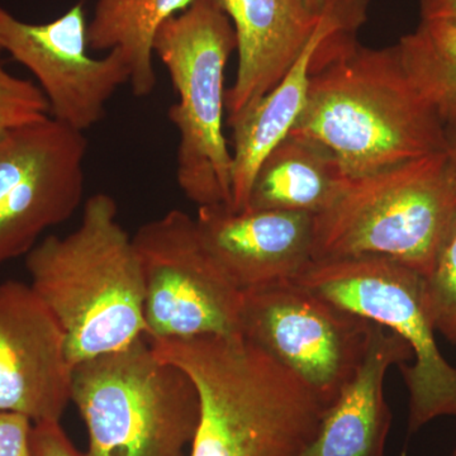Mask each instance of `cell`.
<instances>
[{"instance_id":"1","label":"cell","mask_w":456,"mask_h":456,"mask_svg":"<svg viewBox=\"0 0 456 456\" xmlns=\"http://www.w3.org/2000/svg\"><path fill=\"white\" fill-rule=\"evenodd\" d=\"M289 134L327 147L349 179L445 151V125L411 82L397 45L365 47L345 28L318 50Z\"/></svg>"},{"instance_id":"2","label":"cell","mask_w":456,"mask_h":456,"mask_svg":"<svg viewBox=\"0 0 456 456\" xmlns=\"http://www.w3.org/2000/svg\"><path fill=\"white\" fill-rule=\"evenodd\" d=\"M200 395L189 456H299L327 404L298 375L241 334L150 341Z\"/></svg>"},{"instance_id":"3","label":"cell","mask_w":456,"mask_h":456,"mask_svg":"<svg viewBox=\"0 0 456 456\" xmlns=\"http://www.w3.org/2000/svg\"><path fill=\"white\" fill-rule=\"evenodd\" d=\"M117 215L113 197L94 194L73 232L26 255L31 287L64 329L74 368L146 338L140 263Z\"/></svg>"},{"instance_id":"4","label":"cell","mask_w":456,"mask_h":456,"mask_svg":"<svg viewBox=\"0 0 456 456\" xmlns=\"http://www.w3.org/2000/svg\"><path fill=\"white\" fill-rule=\"evenodd\" d=\"M456 220V169L445 151L349 179L314 216L312 260L382 256L430 273Z\"/></svg>"},{"instance_id":"5","label":"cell","mask_w":456,"mask_h":456,"mask_svg":"<svg viewBox=\"0 0 456 456\" xmlns=\"http://www.w3.org/2000/svg\"><path fill=\"white\" fill-rule=\"evenodd\" d=\"M71 402L86 456H189L200 424L196 386L145 338L77 364Z\"/></svg>"},{"instance_id":"6","label":"cell","mask_w":456,"mask_h":456,"mask_svg":"<svg viewBox=\"0 0 456 456\" xmlns=\"http://www.w3.org/2000/svg\"><path fill=\"white\" fill-rule=\"evenodd\" d=\"M237 50L235 28L212 0L191 7L161 26L155 55L170 75L178 102L169 108L179 134L176 180L200 207L232 203V152L224 134V74Z\"/></svg>"},{"instance_id":"7","label":"cell","mask_w":456,"mask_h":456,"mask_svg":"<svg viewBox=\"0 0 456 456\" xmlns=\"http://www.w3.org/2000/svg\"><path fill=\"white\" fill-rule=\"evenodd\" d=\"M293 281L410 345L415 362L399 365L410 392V432L456 417V368L437 346L424 275L388 257L351 256L312 260Z\"/></svg>"},{"instance_id":"8","label":"cell","mask_w":456,"mask_h":456,"mask_svg":"<svg viewBox=\"0 0 456 456\" xmlns=\"http://www.w3.org/2000/svg\"><path fill=\"white\" fill-rule=\"evenodd\" d=\"M143 281L149 341L237 335L244 292L203 244L196 218L180 209L132 236Z\"/></svg>"},{"instance_id":"9","label":"cell","mask_w":456,"mask_h":456,"mask_svg":"<svg viewBox=\"0 0 456 456\" xmlns=\"http://www.w3.org/2000/svg\"><path fill=\"white\" fill-rule=\"evenodd\" d=\"M371 323L285 281L244 292L240 334L298 375L330 407L362 365Z\"/></svg>"},{"instance_id":"10","label":"cell","mask_w":456,"mask_h":456,"mask_svg":"<svg viewBox=\"0 0 456 456\" xmlns=\"http://www.w3.org/2000/svg\"><path fill=\"white\" fill-rule=\"evenodd\" d=\"M88 140L49 116L0 134V266L79 208Z\"/></svg>"},{"instance_id":"11","label":"cell","mask_w":456,"mask_h":456,"mask_svg":"<svg viewBox=\"0 0 456 456\" xmlns=\"http://www.w3.org/2000/svg\"><path fill=\"white\" fill-rule=\"evenodd\" d=\"M0 49L31 71L49 102L50 116L77 131L98 125L108 102L130 82L118 51L102 59L89 55L82 4L44 25L23 22L0 5Z\"/></svg>"},{"instance_id":"12","label":"cell","mask_w":456,"mask_h":456,"mask_svg":"<svg viewBox=\"0 0 456 456\" xmlns=\"http://www.w3.org/2000/svg\"><path fill=\"white\" fill-rule=\"evenodd\" d=\"M73 378L64 329L31 284H0V411L61 422Z\"/></svg>"},{"instance_id":"13","label":"cell","mask_w":456,"mask_h":456,"mask_svg":"<svg viewBox=\"0 0 456 456\" xmlns=\"http://www.w3.org/2000/svg\"><path fill=\"white\" fill-rule=\"evenodd\" d=\"M314 216L302 212L200 207L203 244L242 292L293 281L312 261Z\"/></svg>"},{"instance_id":"14","label":"cell","mask_w":456,"mask_h":456,"mask_svg":"<svg viewBox=\"0 0 456 456\" xmlns=\"http://www.w3.org/2000/svg\"><path fill=\"white\" fill-rule=\"evenodd\" d=\"M367 9L368 0H329L314 37L283 79L241 112L227 118L232 131V211L248 209L261 163L293 130L307 99L318 50L338 29L362 26L367 20Z\"/></svg>"},{"instance_id":"15","label":"cell","mask_w":456,"mask_h":456,"mask_svg":"<svg viewBox=\"0 0 456 456\" xmlns=\"http://www.w3.org/2000/svg\"><path fill=\"white\" fill-rule=\"evenodd\" d=\"M232 22L239 64L226 92L227 118L270 92L301 56L322 20L303 0H212Z\"/></svg>"},{"instance_id":"16","label":"cell","mask_w":456,"mask_h":456,"mask_svg":"<svg viewBox=\"0 0 456 456\" xmlns=\"http://www.w3.org/2000/svg\"><path fill=\"white\" fill-rule=\"evenodd\" d=\"M413 359L401 336L371 323L367 354L355 377L327 408L316 437L299 456H384L392 415L384 380L393 365Z\"/></svg>"},{"instance_id":"17","label":"cell","mask_w":456,"mask_h":456,"mask_svg":"<svg viewBox=\"0 0 456 456\" xmlns=\"http://www.w3.org/2000/svg\"><path fill=\"white\" fill-rule=\"evenodd\" d=\"M347 182L340 163L327 147L288 134L257 169L248 209L317 216L338 200Z\"/></svg>"},{"instance_id":"18","label":"cell","mask_w":456,"mask_h":456,"mask_svg":"<svg viewBox=\"0 0 456 456\" xmlns=\"http://www.w3.org/2000/svg\"><path fill=\"white\" fill-rule=\"evenodd\" d=\"M194 0H97L88 25L89 49L118 51L130 70L132 93L142 98L155 90L154 42L170 18Z\"/></svg>"},{"instance_id":"19","label":"cell","mask_w":456,"mask_h":456,"mask_svg":"<svg viewBox=\"0 0 456 456\" xmlns=\"http://www.w3.org/2000/svg\"><path fill=\"white\" fill-rule=\"evenodd\" d=\"M397 46L417 92L444 125H456V27L422 20Z\"/></svg>"},{"instance_id":"20","label":"cell","mask_w":456,"mask_h":456,"mask_svg":"<svg viewBox=\"0 0 456 456\" xmlns=\"http://www.w3.org/2000/svg\"><path fill=\"white\" fill-rule=\"evenodd\" d=\"M425 290L435 330L456 345V220L425 277Z\"/></svg>"},{"instance_id":"21","label":"cell","mask_w":456,"mask_h":456,"mask_svg":"<svg viewBox=\"0 0 456 456\" xmlns=\"http://www.w3.org/2000/svg\"><path fill=\"white\" fill-rule=\"evenodd\" d=\"M0 49V134L41 121L50 116V106L37 84L9 73Z\"/></svg>"},{"instance_id":"22","label":"cell","mask_w":456,"mask_h":456,"mask_svg":"<svg viewBox=\"0 0 456 456\" xmlns=\"http://www.w3.org/2000/svg\"><path fill=\"white\" fill-rule=\"evenodd\" d=\"M31 456H86L69 439L61 422L33 424Z\"/></svg>"},{"instance_id":"23","label":"cell","mask_w":456,"mask_h":456,"mask_svg":"<svg viewBox=\"0 0 456 456\" xmlns=\"http://www.w3.org/2000/svg\"><path fill=\"white\" fill-rule=\"evenodd\" d=\"M32 422L0 411V456H31Z\"/></svg>"},{"instance_id":"24","label":"cell","mask_w":456,"mask_h":456,"mask_svg":"<svg viewBox=\"0 0 456 456\" xmlns=\"http://www.w3.org/2000/svg\"><path fill=\"white\" fill-rule=\"evenodd\" d=\"M421 17L456 27V0H421Z\"/></svg>"},{"instance_id":"25","label":"cell","mask_w":456,"mask_h":456,"mask_svg":"<svg viewBox=\"0 0 456 456\" xmlns=\"http://www.w3.org/2000/svg\"><path fill=\"white\" fill-rule=\"evenodd\" d=\"M445 152L456 169V125L445 126Z\"/></svg>"},{"instance_id":"26","label":"cell","mask_w":456,"mask_h":456,"mask_svg":"<svg viewBox=\"0 0 456 456\" xmlns=\"http://www.w3.org/2000/svg\"><path fill=\"white\" fill-rule=\"evenodd\" d=\"M303 2H305V4L307 5L312 12H314V13H322L326 3L329 2V0H303Z\"/></svg>"},{"instance_id":"27","label":"cell","mask_w":456,"mask_h":456,"mask_svg":"<svg viewBox=\"0 0 456 456\" xmlns=\"http://www.w3.org/2000/svg\"><path fill=\"white\" fill-rule=\"evenodd\" d=\"M452 456H456V448L454 450V452H452Z\"/></svg>"}]
</instances>
